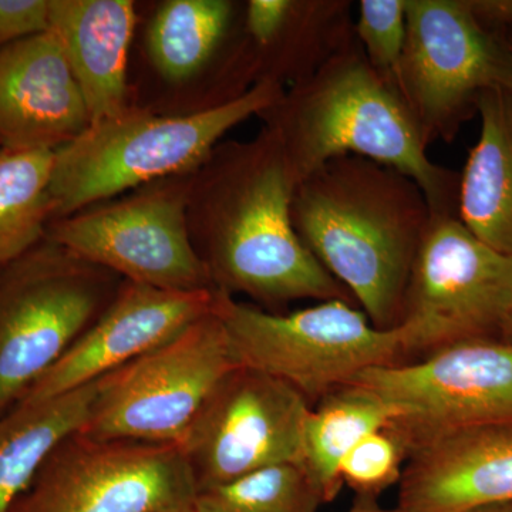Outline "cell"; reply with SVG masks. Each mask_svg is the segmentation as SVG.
I'll return each instance as SVG.
<instances>
[{"instance_id": "cell-1", "label": "cell", "mask_w": 512, "mask_h": 512, "mask_svg": "<svg viewBox=\"0 0 512 512\" xmlns=\"http://www.w3.org/2000/svg\"><path fill=\"white\" fill-rule=\"evenodd\" d=\"M295 187L269 128L249 140H222L192 173L187 222L195 254L215 289L248 296L268 312L303 299L356 305L296 234Z\"/></svg>"}, {"instance_id": "cell-2", "label": "cell", "mask_w": 512, "mask_h": 512, "mask_svg": "<svg viewBox=\"0 0 512 512\" xmlns=\"http://www.w3.org/2000/svg\"><path fill=\"white\" fill-rule=\"evenodd\" d=\"M291 214L303 245L370 322L397 328L433 217L416 181L369 158H333L296 184Z\"/></svg>"}, {"instance_id": "cell-3", "label": "cell", "mask_w": 512, "mask_h": 512, "mask_svg": "<svg viewBox=\"0 0 512 512\" xmlns=\"http://www.w3.org/2000/svg\"><path fill=\"white\" fill-rule=\"evenodd\" d=\"M258 119L278 138L296 184L333 158L359 156L416 181L433 215H457L460 178L427 156L402 97L370 66L356 36Z\"/></svg>"}, {"instance_id": "cell-4", "label": "cell", "mask_w": 512, "mask_h": 512, "mask_svg": "<svg viewBox=\"0 0 512 512\" xmlns=\"http://www.w3.org/2000/svg\"><path fill=\"white\" fill-rule=\"evenodd\" d=\"M284 90L261 83L241 99L191 114H161L134 104L120 116L90 124L53 153V220L197 170L229 130L258 117Z\"/></svg>"}, {"instance_id": "cell-5", "label": "cell", "mask_w": 512, "mask_h": 512, "mask_svg": "<svg viewBox=\"0 0 512 512\" xmlns=\"http://www.w3.org/2000/svg\"><path fill=\"white\" fill-rule=\"evenodd\" d=\"M123 282L49 238L0 268V417L92 328Z\"/></svg>"}, {"instance_id": "cell-6", "label": "cell", "mask_w": 512, "mask_h": 512, "mask_svg": "<svg viewBox=\"0 0 512 512\" xmlns=\"http://www.w3.org/2000/svg\"><path fill=\"white\" fill-rule=\"evenodd\" d=\"M217 313L239 366L282 380L311 406L365 370L404 362L399 329L376 328L342 299L268 312L218 291Z\"/></svg>"}, {"instance_id": "cell-7", "label": "cell", "mask_w": 512, "mask_h": 512, "mask_svg": "<svg viewBox=\"0 0 512 512\" xmlns=\"http://www.w3.org/2000/svg\"><path fill=\"white\" fill-rule=\"evenodd\" d=\"M237 366L215 303L173 339L97 380L79 431L93 439L181 446L202 404Z\"/></svg>"}, {"instance_id": "cell-8", "label": "cell", "mask_w": 512, "mask_h": 512, "mask_svg": "<svg viewBox=\"0 0 512 512\" xmlns=\"http://www.w3.org/2000/svg\"><path fill=\"white\" fill-rule=\"evenodd\" d=\"M406 20L394 87L427 147L451 141L481 94L512 92L510 43L481 25L466 0H406Z\"/></svg>"}, {"instance_id": "cell-9", "label": "cell", "mask_w": 512, "mask_h": 512, "mask_svg": "<svg viewBox=\"0 0 512 512\" xmlns=\"http://www.w3.org/2000/svg\"><path fill=\"white\" fill-rule=\"evenodd\" d=\"M512 298V256L478 239L457 215H433L404 296L403 359L493 339Z\"/></svg>"}, {"instance_id": "cell-10", "label": "cell", "mask_w": 512, "mask_h": 512, "mask_svg": "<svg viewBox=\"0 0 512 512\" xmlns=\"http://www.w3.org/2000/svg\"><path fill=\"white\" fill-rule=\"evenodd\" d=\"M192 173L154 181L53 220L46 238L124 281L175 292L215 289L188 231Z\"/></svg>"}, {"instance_id": "cell-11", "label": "cell", "mask_w": 512, "mask_h": 512, "mask_svg": "<svg viewBox=\"0 0 512 512\" xmlns=\"http://www.w3.org/2000/svg\"><path fill=\"white\" fill-rule=\"evenodd\" d=\"M197 494L181 446L74 431L9 512H190Z\"/></svg>"}, {"instance_id": "cell-12", "label": "cell", "mask_w": 512, "mask_h": 512, "mask_svg": "<svg viewBox=\"0 0 512 512\" xmlns=\"http://www.w3.org/2000/svg\"><path fill=\"white\" fill-rule=\"evenodd\" d=\"M312 406L293 387L247 366L222 377L181 448L198 491L261 468L303 461Z\"/></svg>"}, {"instance_id": "cell-13", "label": "cell", "mask_w": 512, "mask_h": 512, "mask_svg": "<svg viewBox=\"0 0 512 512\" xmlns=\"http://www.w3.org/2000/svg\"><path fill=\"white\" fill-rule=\"evenodd\" d=\"M350 383L402 412L394 423L412 450L451 431L512 424V345L503 340H466L412 362L373 367Z\"/></svg>"}, {"instance_id": "cell-14", "label": "cell", "mask_w": 512, "mask_h": 512, "mask_svg": "<svg viewBox=\"0 0 512 512\" xmlns=\"http://www.w3.org/2000/svg\"><path fill=\"white\" fill-rule=\"evenodd\" d=\"M242 6L235 0H161L146 16L138 8L140 55L158 84L143 107L198 113L254 89L239 57Z\"/></svg>"}, {"instance_id": "cell-15", "label": "cell", "mask_w": 512, "mask_h": 512, "mask_svg": "<svg viewBox=\"0 0 512 512\" xmlns=\"http://www.w3.org/2000/svg\"><path fill=\"white\" fill-rule=\"evenodd\" d=\"M217 293V289L164 291L124 281L92 328L30 387L18 404L73 392L146 355L214 311Z\"/></svg>"}, {"instance_id": "cell-16", "label": "cell", "mask_w": 512, "mask_h": 512, "mask_svg": "<svg viewBox=\"0 0 512 512\" xmlns=\"http://www.w3.org/2000/svg\"><path fill=\"white\" fill-rule=\"evenodd\" d=\"M90 124L83 94L50 30L0 50V148L55 153Z\"/></svg>"}, {"instance_id": "cell-17", "label": "cell", "mask_w": 512, "mask_h": 512, "mask_svg": "<svg viewBox=\"0 0 512 512\" xmlns=\"http://www.w3.org/2000/svg\"><path fill=\"white\" fill-rule=\"evenodd\" d=\"M399 488L400 512L512 503V424L451 431L417 444Z\"/></svg>"}, {"instance_id": "cell-18", "label": "cell", "mask_w": 512, "mask_h": 512, "mask_svg": "<svg viewBox=\"0 0 512 512\" xmlns=\"http://www.w3.org/2000/svg\"><path fill=\"white\" fill-rule=\"evenodd\" d=\"M349 0H247L241 60L252 87L309 79L355 36Z\"/></svg>"}, {"instance_id": "cell-19", "label": "cell", "mask_w": 512, "mask_h": 512, "mask_svg": "<svg viewBox=\"0 0 512 512\" xmlns=\"http://www.w3.org/2000/svg\"><path fill=\"white\" fill-rule=\"evenodd\" d=\"M137 28L133 0H49V30L62 46L92 124L134 106L130 57Z\"/></svg>"}, {"instance_id": "cell-20", "label": "cell", "mask_w": 512, "mask_h": 512, "mask_svg": "<svg viewBox=\"0 0 512 512\" xmlns=\"http://www.w3.org/2000/svg\"><path fill=\"white\" fill-rule=\"evenodd\" d=\"M480 137L458 181V220L488 247L512 256V92L477 101Z\"/></svg>"}, {"instance_id": "cell-21", "label": "cell", "mask_w": 512, "mask_h": 512, "mask_svg": "<svg viewBox=\"0 0 512 512\" xmlns=\"http://www.w3.org/2000/svg\"><path fill=\"white\" fill-rule=\"evenodd\" d=\"M97 382L42 402L16 404L0 417V512L25 493L45 458L82 429Z\"/></svg>"}, {"instance_id": "cell-22", "label": "cell", "mask_w": 512, "mask_h": 512, "mask_svg": "<svg viewBox=\"0 0 512 512\" xmlns=\"http://www.w3.org/2000/svg\"><path fill=\"white\" fill-rule=\"evenodd\" d=\"M402 416L397 407L359 384H343L312 406L305 426L302 466L313 478L326 503L342 490L340 463L372 434Z\"/></svg>"}, {"instance_id": "cell-23", "label": "cell", "mask_w": 512, "mask_h": 512, "mask_svg": "<svg viewBox=\"0 0 512 512\" xmlns=\"http://www.w3.org/2000/svg\"><path fill=\"white\" fill-rule=\"evenodd\" d=\"M52 167V151L0 148V268L46 238Z\"/></svg>"}, {"instance_id": "cell-24", "label": "cell", "mask_w": 512, "mask_h": 512, "mask_svg": "<svg viewBox=\"0 0 512 512\" xmlns=\"http://www.w3.org/2000/svg\"><path fill=\"white\" fill-rule=\"evenodd\" d=\"M318 484L302 464H275L198 491L197 512H318L325 504Z\"/></svg>"}, {"instance_id": "cell-25", "label": "cell", "mask_w": 512, "mask_h": 512, "mask_svg": "<svg viewBox=\"0 0 512 512\" xmlns=\"http://www.w3.org/2000/svg\"><path fill=\"white\" fill-rule=\"evenodd\" d=\"M412 453L409 437L396 423L360 440L340 463L342 485L357 497L377 500L387 488L399 484Z\"/></svg>"}, {"instance_id": "cell-26", "label": "cell", "mask_w": 512, "mask_h": 512, "mask_svg": "<svg viewBox=\"0 0 512 512\" xmlns=\"http://www.w3.org/2000/svg\"><path fill=\"white\" fill-rule=\"evenodd\" d=\"M355 36L370 66L394 87L406 45V0H360Z\"/></svg>"}, {"instance_id": "cell-27", "label": "cell", "mask_w": 512, "mask_h": 512, "mask_svg": "<svg viewBox=\"0 0 512 512\" xmlns=\"http://www.w3.org/2000/svg\"><path fill=\"white\" fill-rule=\"evenodd\" d=\"M49 30V0H0V50Z\"/></svg>"}, {"instance_id": "cell-28", "label": "cell", "mask_w": 512, "mask_h": 512, "mask_svg": "<svg viewBox=\"0 0 512 512\" xmlns=\"http://www.w3.org/2000/svg\"><path fill=\"white\" fill-rule=\"evenodd\" d=\"M466 5L485 28H512V0H466Z\"/></svg>"}, {"instance_id": "cell-29", "label": "cell", "mask_w": 512, "mask_h": 512, "mask_svg": "<svg viewBox=\"0 0 512 512\" xmlns=\"http://www.w3.org/2000/svg\"><path fill=\"white\" fill-rule=\"evenodd\" d=\"M349 512H400L397 508L393 510H386L377 504V500H370V498L357 497L355 504L352 505Z\"/></svg>"}, {"instance_id": "cell-30", "label": "cell", "mask_w": 512, "mask_h": 512, "mask_svg": "<svg viewBox=\"0 0 512 512\" xmlns=\"http://www.w3.org/2000/svg\"><path fill=\"white\" fill-rule=\"evenodd\" d=\"M500 340L503 342L511 343L512 345V298L510 308H508L507 316H505L503 326L500 329Z\"/></svg>"}, {"instance_id": "cell-31", "label": "cell", "mask_w": 512, "mask_h": 512, "mask_svg": "<svg viewBox=\"0 0 512 512\" xmlns=\"http://www.w3.org/2000/svg\"><path fill=\"white\" fill-rule=\"evenodd\" d=\"M463 512H512V503L481 505Z\"/></svg>"}, {"instance_id": "cell-32", "label": "cell", "mask_w": 512, "mask_h": 512, "mask_svg": "<svg viewBox=\"0 0 512 512\" xmlns=\"http://www.w3.org/2000/svg\"><path fill=\"white\" fill-rule=\"evenodd\" d=\"M507 40H508V43H510V47H511V50H512V35H511V37H508Z\"/></svg>"}, {"instance_id": "cell-33", "label": "cell", "mask_w": 512, "mask_h": 512, "mask_svg": "<svg viewBox=\"0 0 512 512\" xmlns=\"http://www.w3.org/2000/svg\"><path fill=\"white\" fill-rule=\"evenodd\" d=\"M190 512H197V511H195L194 508H192V510Z\"/></svg>"}]
</instances>
